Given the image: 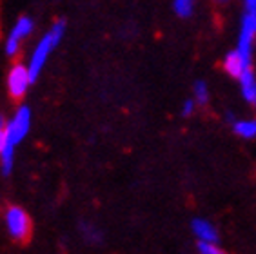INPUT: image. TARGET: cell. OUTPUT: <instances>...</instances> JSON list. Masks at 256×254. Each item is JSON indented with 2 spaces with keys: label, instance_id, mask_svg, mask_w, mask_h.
I'll list each match as a JSON object with an SVG mask.
<instances>
[{
  "label": "cell",
  "instance_id": "9",
  "mask_svg": "<svg viewBox=\"0 0 256 254\" xmlns=\"http://www.w3.org/2000/svg\"><path fill=\"white\" fill-rule=\"evenodd\" d=\"M240 89L242 96L246 98V102H249L251 106L256 108V76L252 73L251 68H247L244 73L240 74Z\"/></svg>",
  "mask_w": 256,
  "mask_h": 254
},
{
  "label": "cell",
  "instance_id": "18",
  "mask_svg": "<svg viewBox=\"0 0 256 254\" xmlns=\"http://www.w3.org/2000/svg\"><path fill=\"white\" fill-rule=\"evenodd\" d=\"M218 2H220V4H226V2H227V0H218Z\"/></svg>",
  "mask_w": 256,
  "mask_h": 254
},
{
  "label": "cell",
  "instance_id": "5",
  "mask_svg": "<svg viewBox=\"0 0 256 254\" xmlns=\"http://www.w3.org/2000/svg\"><path fill=\"white\" fill-rule=\"evenodd\" d=\"M31 84L33 82L30 78L28 66H24L22 62H16L10 69V73H8V91H10V96L13 100H22Z\"/></svg>",
  "mask_w": 256,
  "mask_h": 254
},
{
  "label": "cell",
  "instance_id": "12",
  "mask_svg": "<svg viewBox=\"0 0 256 254\" xmlns=\"http://www.w3.org/2000/svg\"><path fill=\"white\" fill-rule=\"evenodd\" d=\"M80 232H82L84 240L89 242V244H100V242H102V232H100V229H96V227L91 225L89 222H82V224H80Z\"/></svg>",
  "mask_w": 256,
  "mask_h": 254
},
{
  "label": "cell",
  "instance_id": "6",
  "mask_svg": "<svg viewBox=\"0 0 256 254\" xmlns=\"http://www.w3.org/2000/svg\"><path fill=\"white\" fill-rule=\"evenodd\" d=\"M33 30H34L33 18H30V16H20L16 20V24L13 26L10 36L6 40V53H8V56H15L18 53L20 42L24 38H28L33 33Z\"/></svg>",
  "mask_w": 256,
  "mask_h": 254
},
{
  "label": "cell",
  "instance_id": "17",
  "mask_svg": "<svg viewBox=\"0 0 256 254\" xmlns=\"http://www.w3.org/2000/svg\"><path fill=\"white\" fill-rule=\"evenodd\" d=\"M194 106H196V102L194 100H186L182 106V114L184 116H191L192 112H194Z\"/></svg>",
  "mask_w": 256,
  "mask_h": 254
},
{
  "label": "cell",
  "instance_id": "10",
  "mask_svg": "<svg viewBox=\"0 0 256 254\" xmlns=\"http://www.w3.org/2000/svg\"><path fill=\"white\" fill-rule=\"evenodd\" d=\"M232 131L236 132L240 138L252 140V138H256V118H251V120H234L232 122Z\"/></svg>",
  "mask_w": 256,
  "mask_h": 254
},
{
  "label": "cell",
  "instance_id": "16",
  "mask_svg": "<svg viewBox=\"0 0 256 254\" xmlns=\"http://www.w3.org/2000/svg\"><path fill=\"white\" fill-rule=\"evenodd\" d=\"M8 146V122L0 116V152Z\"/></svg>",
  "mask_w": 256,
  "mask_h": 254
},
{
  "label": "cell",
  "instance_id": "14",
  "mask_svg": "<svg viewBox=\"0 0 256 254\" xmlns=\"http://www.w3.org/2000/svg\"><path fill=\"white\" fill-rule=\"evenodd\" d=\"M192 93H194V102L198 106H206L209 102V89H207V84L202 82V80H198L194 84V88H192Z\"/></svg>",
  "mask_w": 256,
  "mask_h": 254
},
{
  "label": "cell",
  "instance_id": "2",
  "mask_svg": "<svg viewBox=\"0 0 256 254\" xmlns=\"http://www.w3.org/2000/svg\"><path fill=\"white\" fill-rule=\"evenodd\" d=\"M256 40V0H244V15H242L240 34H238L236 51L249 66L252 62V49Z\"/></svg>",
  "mask_w": 256,
  "mask_h": 254
},
{
  "label": "cell",
  "instance_id": "8",
  "mask_svg": "<svg viewBox=\"0 0 256 254\" xmlns=\"http://www.w3.org/2000/svg\"><path fill=\"white\" fill-rule=\"evenodd\" d=\"M222 64H224L226 73L229 74V76H232V78H240V74L244 73L247 68H251L246 60L242 58V54L238 53L236 49H234V51H231V53H227Z\"/></svg>",
  "mask_w": 256,
  "mask_h": 254
},
{
  "label": "cell",
  "instance_id": "13",
  "mask_svg": "<svg viewBox=\"0 0 256 254\" xmlns=\"http://www.w3.org/2000/svg\"><path fill=\"white\" fill-rule=\"evenodd\" d=\"M194 0H172V10L180 18H189L194 11Z\"/></svg>",
  "mask_w": 256,
  "mask_h": 254
},
{
  "label": "cell",
  "instance_id": "15",
  "mask_svg": "<svg viewBox=\"0 0 256 254\" xmlns=\"http://www.w3.org/2000/svg\"><path fill=\"white\" fill-rule=\"evenodd\" d=\"M198 252L200 254H226L222 249H218L216 244H207V242H200V244H198Z\"/></svg>",
  "mask_w": 256,
  "mask_h": 254
},
{
  "label": "cell",
  "instance_id": "1",
  "mask_svg": "<svg viewBox=\"0 0 256 254\" xmlns=\"http://www.w3.org/2000/svg\"><path fill=\"white\" fill-rule=\"evenodd\" d=\"M66 34V20H56L50 28V31L38 40V44L34 48L33 54H31L30 62H28V71H30L31 82L38 78V74L42 73L46 62L50 58V54L53 53L54 48H58Z\"/></svg>",
  "mask_w": 256,
  "mask_h": 254
},
{
  "label": "cell",
  "instance_id": "3",
  "mask_svg": "<svg viewBox=\"0 0 256 254\" xmlns=\"http://www.w3.org/2000/svg\"><path fill=\"white\" fill-rule=\"evenodd\" d=\"M6 225L10 230V236L20 244H26L31 238V220L30 214L22 207H10L6 210Z\"/></svg>",
  "mask_w": 256,
  "mask_h": 254
},
{
  "label": "cell",
  "instance_id": "11",
  "mask_svg": "<svg viewBox=\"0 0 256 254\" xmlns=\"http://www.w3.org/2000/svg\"><path fill=\"white\" fill-rule=\"evenodd\" d=\"M13 162H15V146L8 144V146H6L4 149H2V152H0V164H2V172H4L6 176H8L11 171H13Z\"/></svg>",
  "mask_w": 256,
  "mask_h": 254
},
{
  "label": "cell",
  "instance_id": "4",
  "mask_svg": "<svg viewBox=\"0 0 256 254\" xmlns=\"http://www.w3.org/2000/svg\"><path fill=\"white\" fill-rule=\"evenodd\" d=\"M31 127V109L28 106H20L16 112L13 114L10 122H8V144L11 146H18L30 132Z\"/></svg>",
  "mask_w": 256,
  "mask_h": 254
},
{
  "label": "cell",
  "instance_id": "7",
  "mask_svg": "<svg viewBox=\"0 0 256 254\" xmlns=\"http://www.w3.org/2000/svg\"><path fill=\"white\" fill-rule=\"evenodd\" d=\"M191 229L198 242H207V244H218V230L211 222L204 220V218H194L191 222Z\"/></svg>",
  "mask_w": 256,
  "mask_h": 254
}]
</instances>
